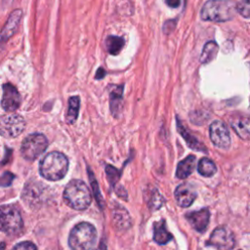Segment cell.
<instances>
[{
	"mask_svg": "<svg viewBox=\"0 0 250 250\" xmlns=\"http://www.w3.org/2000/svg\"><path fill=\"white\" fill-rule=\"evenodd\" d=\"M96 240V228L88 222H81L70 230L68 245L71 250H92L95 246Z\"/></svg>",
	"mask_w": 250,
	"mask_h": 250,
	"instance_id": "277c9868",
	"label": "cell"
},
{
	"mask_svg": "<svg viewBox=\"0 0 250 250\" xmlns=\"http://www.w3.org/2000/svg\"><path fill=\"white\" fill-rule=\"evenodd\" d=\"M196 198V191L190 184H181L175 189V199L181 207H188Z\"/></svg>",
	"mask_w": 250,
	"mask_h": 250,
	"instance_id": "4fadbf2b",
	"label": "cell"
},
{
	"mask_svg": "<svg viewBox=\"0 0 250 250\" xmlns=\"http://www.w3.org/2000/svg\"><path fill=\"white\" fill-rule=\"evenodd\" d=\"M14 178H15L14 174H12L11 172H8V171L5 172L0 177V187H9L12 184Z\"/></svg>",
	"mask_w": 250,
	"mask_h": 250,
	"instance_id": "4316f807",
	"label": "cell"
},
{
	"mask_svg": "<svg viewBox=\"0 0 250 250\" xmlns=\"http://www.w3.org/2000/svg\"><path fill=\"white\" fill-rule=\"evenodd\" d=\"M219 51V46L215 41H209L207 42L204 47L203 50L201 52L200 55V62L203 64H206L208 62H210L211 61H213Z\"/></svg>",
	"mask_w": 250,
	"mask_h": 250,
	"instance_id": "44dd1931",
	"label": "cell"
},
{
	"mask_svg": "<svg viewBox=\"0 0 250 250\" xmlns=\"http://www.w3.org/2000/svg\"><path fill=\"white\" fill-rule=\"evenodd\" d=\"M148 203L152 209H158L163 204V198L161 197L159 192L155 190L152 194V200H150Z\"/></svg>",
	"mask_w": 250,
	"mask_h": 250,
	"instance_id": "484cf974",
	"label": "cell"
},
{
	"mask_svg": "<svg viewBox=\"0 0 250 250\" xmlns=\"http://www.w3.org/2000/svg\"><path fill=\"white\" fill-rule=\"evenodd\" d=\"M25 127L23 117L16 113L0 116V135L5 138H15L22 133Z\"/></svg>",
	"mask_w": 250,
	"mask_h": 250,
	"instance_id": "52a82bcc",
	"label": "cell"
},
{
	"mask_svg": "<svg viewBox=\"0 0 250 250\" xmlns=\"http://www.w3.org/2000/svg\"><path fill=\"white\" fill-rule=\"evenodd\" d=\"M46 187L40 183H28L25 185L24 189L22 191V199L26 202V204L30 206H35L42 202L44 191Z\"/></svg>",
	"mask_w": 250,
	"mask_h": 250,
	"instance_id": "8fae6325",
	"label": "cell"
},
{
	"mask_svg": "<svg viewBox=\"0 0 250 250\" xmlns=\"http://www.w3.org/2000/svg\"><path fill=\"white\" fill-rule=\"evenodd\" d=\"M105 74V71L104 68L100 67L98 70H97V75H96V79H101V78H104Z\"/></svg>",
	"mask_w": 250,
	"mask_h": 250,
	"instance_id": "4dcf8cb0",
	"label": "cell"
},
{
	"mask_svg": "<svg viewBox=\"0 0 250 250\" xmlns=\"http://www.w3.org/2000/svg\"><path fill=\"white\" fill-rule=\"evenodd\" d=\"M21 96L17 88L10 84L3 85V96L1 100V106L4 110L8 112H13L20 107Z\"/></svg>",
	"mask_w": 250,
	"mask_h": 250,
	"instance_id": "30bf717a",
	"label": "cell"
},
{
	"mask_svg": "<svg viewBox=\"0 0 250 250\" xmlns=\"http://www.w3.org/2000/svg\"><path fill=\"white\" fill-rule=\"evenodd\" d=\"M12 250H37V247L30 241H23L15 245Z\"/></svg>",
	"mask_w": 250,
	"mask_h": 250,
	"instance_id": "f1b7e54d",
	"label": "cell"
},
{
	"mask_svg": "<svg viewBox=\"0 0 250 250\" xmlns=\"http://www.w3.org/2000/svg\"><path fill=\"white\" fill-rule=\"evenodd\" d=\"M165 2L171 8H177L181 4V0H165Z\"/></svg>",
	"mask_w": 250,
	"mask_h": 250,
	"instance_id": "f546056e",
	"label": "cell"
},
{
	"mask_svg": "<svg viewBox=\"0 0 250 250\" xmlns=\"http://www.w3.org/2000/svg\"><path fill=\"white\" fill-rule=\"evenodd\" d=\"M105 171H106V175L108 177V181L111 183V184H114L117 179H118V171L116 168H114L113 166H110V165H107L106 168H105Z\"/></svg>",
	"mask_w": 250,
	"mask_h": 250,
	"instance_id": "83f0119b",
	"label": "cell"
},
{
	"mask_svg": "<svg viewBox=\"0 0 250 250\" xmlns=\"http://www.w3.org/2000/svg\"><path fill=\"white\" fill-rule=\"evenodd\" d=\"M48 141L43 134L34 133L28 135L21 143V156L29 161L35 160L47 148Z\"/></svg>",
	"mask_w": 250,
	"mask_h": 250,
	"instance_id": "8992f818",
	"label": "cell"
},
{
	"mask_svg": "<svg viewBox=\"0 0 250 250\" xmlns=\"http://www.w3.org/2000/svg\"><path fill=\"white\" fill-rule=\"evenodd\" d=\"M63 198L68 206L75 210L87 209L92 201L89 188L81 180H72L64 188Z\"/></svg>",
	"mask_w": 250,
	"mask_h": 250,
	"instance_id": "3957f363",
	"label": "cell"
},
{
	"mask_svg": "<svg viewBox=\"0 0 250 250\" xmlns=\"http://www.w3.org/2000/svg\"><path fill=\"white\" fill-rule=\"evenodd\" d=\"M21 16L22 12L21 9H16L10 14L5 25L0 31V43L8 41L17 32L21 22Z\"/></svg>",
	"mask_w": 250,
	"mask_h": 250,
	"instance_id": "7c38bea8",
	"label": "cell"
},
{
	"mask_svg": "<svg viewBox=\"0 0 250 250\" xmlns=\"http://www.w3.org/2000/svg\"><path fill=\"white\" fill-rule=\"evenodd\" d=\"M123 95V85L115 86L114 89L110 91V110L114 116H117L120 107H121V100Z\"/></svg>",
	"mask_w": 250,
	"mask_h": 250,
	"instance_id": "ffe728a7",
	"label": "cell"
},
{
	"mask_svg": "<svg viewBox=\"0 0 250 250\" xmlns=\"http://www.w3.org/2000/svg\"><path fill=\"white\" fill-rule=\"evenodd\" d=\"M5 248H6V244H5V242L0 241V250H5Z\"/></svg>",
	"mask_w": 250,
	"mask_h": 250,
	"instance_id": "1f68e13d",
	"label": "cell"
},
{
	"mask_svg": "<svg viewBox=\"0 0 250 250\" xmlns=\"http://www.w3.org/2000/svg\"><path fill=\"white\" fill-rule=\"evenodd\" d=\"M186 218L195 230H197L198 232H204L209 224L210 212L208 209L204 208L187 214Z\"/></svg>",
	"mask_w": 250,
	"mask_h": 250,
	"instance_id": "5bb4252c",
	"label": "cell"
},
{
	"mask_svg": "<svg viewBox=\"0 0 250 250\" xmlns=\"http://www.w3.org/2000/svg\"><path fill=\"white\" fill-rule=\"evenodd\" d=\"M153 239L158 244H166L172 239V234L168 231L166 228V223L164 220H160L154 223L153 227Z\"/></svg>",
	"mask_w": 250,
	"mask_h": 250,
	"instance_id": "e0dca14e",
	"label": "cell"
},
{
	"mask_svg": "<svg viewBox=\"0 0 250 250\" xmlns=\"http://www.w3.org/2000/svg\"><path fill=\"white\" fill-rule=\"evenodd\" d=\"M197 171L203 177H212L217 172V167L211 159L203 157L198 162Z\"/></svg>",
	"mask_w": 250,
	"mask_h": 250,
	"instance_id": "7402d4cb",
	"label": "cell"
},
{
	"mask_svg": "<svg viewBox=\"0 0 250 250\" xmlns=\"http://www.w3.org/2000/svg\"><path fill=\"white\" fill-rule=\"evenodd\" d=\"M249 0H240L236 5V12H238L242 17L245 19H249L250 17V10H249Z\"/></svg>",
	"mask_w": 250,
	"mask_h": 250,
	"instance_id": "d4e9b609",
	"label": "cell"
},
{
	"mask_svg": "<svg viewBox=\"0 0 250 250\" xmlns=\"http://www.w3.org/2000/svg\"><path fill=\"white\" fill-rule=\"evenodd\" d=\"M113 224L118 229H126L130 227L131 225V220L130 216L127 212L126 209L117 206L113 210Z\"/></svg>",
	"mask_w": 250,
	"mask_h": 250,
	"instance_id": "d6986e66",
	"label": "cell"
},
{
	"mask_svg": "<svg viewBox=\"0 0 250 250\" xmlns=\"http://www.w3.org/2000/svg\"><path fill=\"white\" fill-rule=\"evenodd\" d=\"M22 229L23 222L19 209L11 204L0 206V231L8 235H17Z\"/></svg>",
	"mask_w": 250,
	"mask_h": 250,
	"instance_id": "5b68a950",
	"label": "cell"
},
{
	"mask_svg": "<svg viewBox=\"0 0 250 250\" xmlns=\"http://www.w3.org/2000/svg\"><path fill=\"white\" fill-rule=\"evenodd\" d=\"M212 143L220 148H229L230 146V136L227 125L223 121L216 120L211 123L209 129Z\"/></svg>",
	"mask_w": 250,
	"mask_h": 250,
	"instance_id": "9c48e42d",
	"label": "cell"
},
{
	"mask_svg": "<svg viewBox=\"0 0 250 250\" xmlns=\"http://www.w3.org/2000/svg\"><path fill=\"white\" fill-rule=\"evenodd\" d=\"M235 15V4L231 0H208L200 12V18L209 21H230Z\"/></svg>",
	"mask_w": 250,
	"mask_h": 250,
	"instance_id": "7a4b0ae2",
	"label": "cell"
},
{
	"mask_svg": "<svg viewBox=\"0 0 250 250\" xmlns=\"http://www.w3.org/2000/svg\"><path fill=\"white\" fill-rule=\"evenodd\" d=\"M207 245H211L217 250H232L235 245V240L229 229L219 227L213 230L207 241Z\"/></svg>",
	"mask_w": 250,
	"mask_h": 250,
	"instance_id": "ba28073f",
	"label": "cell"
},
{
	"mask_svg": "<svg viewBox=\"0 0 250 250\" xmlns=\"http://www.w3.org/2000/svg\"><path fill=\"white\" fill-rule=\"evenodd\" d=\"M124 39L122 37L109 35L105 39V46L107 49V52L110 55H117L124 46Z\"/></svg>",
	"mask_w": 250,
	"mask_h": 250,
	"instance_id": "cb8c5ba5",
	"label": "cell"
},
{
	"mask_svg": "<svg viewBox=\"0 0 250 250\" xmlns=\"http://www.w3.org/2000/svg\"><path fill=\"white\" fill-rule=\"evenodd\" d=\"M80 107V99L77 96H73L68 100V109L66 113V121L69 124L75 122L78 116V111Z\"/></svg>",
	"mask_w": 250,
	"mask_h": 250,
	"instance_id": "603a6c76",
	"label": "cell"
},
{
	"mask_svg": "<svg viewBox=\"0 0 250 250\" xmlns=\"http://www.w3.org/2000/svg\"><path fill=\"white\" fill-rule=\"evenodd\" d=\"M177 128H178V131L179 133L182 135V137L184 138V140L187 142L188 146L192 148V149H195V150H198V151H204V152H207V149L206 147L193 136L191 135L188 130H187L183 124L181 123V121L179 119H177Z\"/></svg>",
	"mask_w": 250,
	"mask_h": 250,
	"instance_id": "2e32d148",
	"label": "cell"
},
{
	"mask_svg": "<svg viewBox=\"0 0 250 250\" xmlns=\"http://www.w3.org/2000/svg\"><path fill=\"white\" fill-rule=\"evenodd\" d=\"M196 158L194 155H188L185 159L179 162L176 170V177L178 179L184 180L187 179L195 168Z\"/></svg>",
	"mask_w": 250,
	"mask_h": 250,
	"instance_id": "9a60e30c",
	"label": "cell"
},
{
	"mask_svg": "<svg viewBox=\"0 0 250 250\" xmlns=\"http://www.w3.org/2000/svg\"><path fill=\"white\" fill-rule=\"evenodd\" d=\"M68 159L59 151H52L46 154L39 164L40 175L49 181L62 180L67 173Z\"/></svg>",
	"mask_w": 250,
	"mask_h": 250,
	"instance_id": "6da1fadb",
	"label": "cell"
},
{
	"mask_svg": "<svg viewBox=\"0 0 250 250\" xmlns=\"http://www.w3.org/2000/svg\"><path fill=\"white\" fill-rule=\"evenodd\" d=\"M230 125L234 132L243 140H248L250 135V121L248 117H237L230 121Z\"/></svg>",
	"mask_w": 250,
	"mask_h": 250,
	"instance_id": "ac0fdd59",
	"label": "cell"
}]
</instances>
